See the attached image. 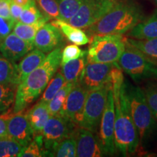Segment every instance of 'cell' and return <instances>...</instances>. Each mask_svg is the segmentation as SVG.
Masks as SVG:
<instances>
[{"instance_id": "10", "label": "cell", "mask_w": 157, "mask_h": 157, "mask_svg": "<svg viewBox=\"0 0 157 157\" xmlns=\"http://www.w3.org/2000/svg\"><path fill=\"white\" fill-rule=\"evenodd\" d=\"M115 111L112 87L108 92L107 101L105 104L101 123L99 125V138L104 156H113L117 154L115 146L114 137Z\"/></svg>"}, {"instance_id": "2", "label": "cell", "mask_w": 157, "mask_h": 157, "mask_svg": "<svg viewBox=\"0 0 157 157\" xmlns=\"http://www.w3.org/2000/svg\"><path fill=\"white\" fill-rule=\"evenodd\" d=\"M62 50L63 44L49 52L42 63L17 86L13 113L22 112L42 93L60 66Z\"/></svg>"}, {"instance_id": "29", "label": "cell", "mask_w": 157, "mask_h": 157, "mask_svg": "<svg viewBox=\"0 0 157 157\" xmlns=\"http://www.w3.org/2000/svg\"><path fill=\"white\" fill-rule=\"evenodd\" d=\"M84 0H60L58 3L59 20L68 22L76 14Z\"/></svg>"}, {"instance_id": "20", "label": "cell", "mask_w": 157, "mask_h": 157, "mask_svg": "<svg viewBox=\"0 0 157 157\" xmlns=\"http://www.w3.org/2000/svg\"><path fill=\"white\" fill-rule=\"evenodd\" d=\"M87 63V50H84L79 58L70 60L61 66V73L66 82L79 84L85 66Z\"/></svg>"}, {"instance_id": "4", "label": "cell", "mask_w": 157, "mask_h": 157, "mask_svg": "<svg viewBox=\"0 0 157 157\" xmlns=\"http://www.w3.org/2000/svg\"><path fill=\"white\" fill-rule=\"evenodd\" d=\"M122 86L128 101L131 117L138 133L140 144L147 147L157 139V121L147 103L142 88L124 79Z\"/></svg>"}, {"instance_id": "31", "label": "cell", "mask_w": 157, "mask_h": 157, "mask_svg": "<svg viewBox=\"0 0 157 157\" xmlns=\"http://www.w3.org/2000/svg\"><path fill=\"white\" fill-rule=\"evenodd\" d=\"M66 82V79L61 72H58L56 76L49 82L40 101L48 103Z\"/></svg>"}, {"instance_id": "17", "label": "cell", "mask_w": 157, "mask_h": 157, "mask_svg": "<svg viewBox=\"0 0 157 157\" xmlns=\"http://www.w3.org/2000/svg\"><path fill=\"white\" fill-rule=\"evenodd\" d=\"M45 58L46 56L44 52L39 50L38 49L31 50L25 55L19 63L17 64V85L23 82L31 71L38 67Z\"/></svg>"}, {"instance_id": "7", "label": "cell", "mask_w": 157, "mask_h": 157, "mask_svg": "<svg viewBox=\"0 0 157 157\" xmlns=\"http://www.w3.org/2000/svg\"><path fill=\"white\" fill-rule=\"evenodd\" d=\"M111 87L110 82L88 92L80 127L97 133Z\"/></svg>"}, {"instance_id": "6", "label": "cell", "mask_w": 157, "mask_h": 157, "mask_svg": "<svg viewBox=\"0 0 157 157\" xmlns=\"http://www.w3.org/2000/svg\"><path fill=\"white\" fill-rule=\"evenodd\" d=\"M126 38L120 34L93 35L87 50V61L117 63L122 54Z\"/></svg>"}, {"instance_id": "5", "label": "cell", "mask_w": 157, "mask_h": 157, "mask_svg": "<svg viewBox=\"0 0 157 157\" xmlns=\"http://www.w3.org/2000/svg\"><path fill=\"white\" fill-rule=\"evenodd\" d=\"M117 63L119 68L136 82L157 78V62L129 44L127 40L124 50Z\"/></svg>"}, {"instance_id": "41", "label": "cell", "mask_w": 157, "mask_h": 157, "mask_svg": "<svg viewBox=\"0 0 157 157\" xmlns=\"http://www.w3.org/2000/svg\"><path fill=\"white\" fill-rule=\"evenodd\" d=\"M152 1H154V2H155V3H156V5H157V0H152Z\"/></svg>"}, {"instance_id": "32", "label": "cell", "mask_w": 157, "mask_h": 157, "mask_svg": "<svg viewBox=\"0 0 157 157\" xmlns=\"http://www.w3.org/2000/svg\"><path fill=\"white\" fill-rule=\"evenodd\" d=\"M24 147L10 137L0 138V157L18 156Z\"/></svg>"}, {"instance_id": "9", "label": "cell", "mask_w": 157, "mask_h": 157, "mask_svg": "<svg viewBox=\"0 0 157 157\" xmlns=\"http://www.w3.org/2000/svg\"><path fill=\"white\" fill-rule=\"evenodd\" d=\"M116 2V0H84L68 23L79 29L89 28L106 14Z\"/></svg>"}, {"instance_id": "11", "label": "cell", "mask_w": 157, "mask_h": 157, "mask_svg": "<svg viewBox=\"0 0 157 157\" xmlns=\"http://www.w3.org/2000/svg\"><path fill=\"white\" fill-rule=\"evenodd\" d=\"M117 63L88 62L84 68L79 84L87 91L111 82V71Z\"/></svg>"}, {"instance_id": "38", "label": "cell", "mask_w": 157, "mask_h": 157, "mask_svg": "<svg viewBox=\"0 0 157 157\" xmlns=\"http://www.w3.org/2000/svg\"><path fill=\"white\" fill-rule=\"evenodd\" d=\"M11 0H0V17L4 18H11L10 5Z\"/></svg>"}, {"instance_id": "16", "label": "cell", "mask_w": 157, "mask_h": 157, "mask_svg": "<svg viewBox=\"0 0 157 157\" xmlns=\"http://www.w3.org/2000/svg\"><path fill=\"white\" fill-rule=\"evenodd\" d=\"M34 44L23 40L14 33H10L0 46V53L15 63L34 48Z\"/></svg>"}, {"instance_id": "22", "label": "cell", "mask_w": 157, "mask_h": 157, "mask_svg": "<svg viewBox=\"0 0 157 157\" xmlns=\"http://www.w3.org/2000/svg\"><path fill=\"white\" fill-rule=\"evenodd\" d=\"M17 64L0 53V84L17 87Z\"/></svg>"}, {"instance_id": "25", "label": "cell", "mask_w": 157, "mask_h": 157, "mask_svg": "<svg viewBox=\"0 0 157 157\" xmlns=\"http://www.w3.org/2000/svg\"><path fill=\"white\" fill-rule=\"evenodd\" d=\"M74 85L75 84L66 82L58 93L55 95L54 97L50 100L48 103V109L51 116L58 114L67 98L68 93H70Z\"/></svg>"}, {"instance_id": "28", "label": "cell", "mask_w": 157, "mask_h": 157, "mask_svg": "<svg viewBox=\"0 0 157 157\" xmlns=\"http://www.w3.org/2000/svg\"><path fill=\"white\" fill-rule=\"evenodd\" d=\"M44 148L42 134L34 135L32 140L24 147L18 156L21 157H41L46 156Z\"/></svg>"}, {"instance_id": "34", "label": "cell", "mask_w": 157, "mask_h": 157, "mask_svg": "<svg viewBox=\"0 0 157 157\" xmlns=\"http://www.w3.org/2000/svg\"><path fill=\"white\" fill-rule=\"evenodd\" d=\"M44 15L50 19L59 18L58 3L56 0H35Z\"/></svg>"}, {"instance_id": "27", "label": "cell", "mask_w": 157, "mask_h": 157, "mask_svg": "<svg viewBox=\"0 0 157 157\" xmlns=\"http://www.w3.org/2000/svg\"><path fill=\"white\" fill-rule=\"evenodd\" d=\"M76 135V134H75ZM50 156L76 157V138L75 135L68 137L58 143L51 151Z\"/></svg>"}, {"instance_id": "1", "label": "cell", "mask_w": 157, "mask_h": 157, "mask_svg": "<svg viewBox=\"0 0 157 157\" xmlns=\"http://www.w3.org/2000/svg\"><path fill=\"white\" fill-rule=\"evenodd\" d=\"M121 68L115 66L111 71V83L114 102V137L117 153L127 156L135 154L140 145L139 135L133 122L129 103L122 86Z\"/></svg>"}, {"instance_id": "36", "label": "cell", "mask_w": 157, "mask_h": 157, "mask_svg": "<svg viewBox=\"0 0 157 157\" xmlns=\"http://www.w3.org/2000/svg\"><path fill=\"white\" fill-rule=\"evenodd\" d=\"M15 22L12 18L7 19L0 17V46L6 36L12 32Z\"/></svg>"}, {"instance_id": "23", "label": "cell", "mask_w": 157, "mask_h": 157, "mask_svg": "<svg viewBox=\"0 0 157 157\" xmlns=\"http://www.w3.org/2000/svg\"><path fill=\"white\" fill-rule=\"evenodd\" d=\"M47 22L48 21H42L34 24H25L21 23V21H17L15 23L13 29V33L23 40L34 44L35 36L37 31Z\"/></svg>"}, {"instance_id": "39", "label": "cell", "mask_w": 157, "mask_h": 157, "mask_svg": "<svg viewBox=\"0 0 157 157\" xmlns=\"http://www.w3.org/2000/svg\"><path fill=\"white\" fill-rule=\"evenodd\" d=\"M7 115H8V113L0 115V138L9 137L7 128Z\"/></svg>"}, {"instance_id": "12", "label": "cell", "mask_w": 157, "mask_h": 157, "mask_svg": "<svg viewBox=\"0 0 157 157\" xmlns=\"http://www.w3.org/2000/svg\"><path fill=\"white\" fill-rule=\"evenodd\" d=\"M88 92L89 91L84 89L79 84H75L68 93L58 114L80 127Z\"/></svg>"}, {"instance_id": "15", "label": "cell", "mask_w": 157, "mask_h": 157, "mask_svg": "<svg viewBox=\"0 0 157 157\" xmlns=\"http://www.w3.org/2000/svg\"><path fill=\"white\" fill-rule=\"evenodd\" d=\"M63 37L58 27L51 23H44L35 36L34 46L44 53H49L62 45Z\"/></svg>"}, {"instance_id": "26", "label": "cell", "mask_w": 157, "mask_h": 157, "mask_svg": "<svg viewBox=\"0 0 157 157\" xmlns=\"http://www.w3.org/2000/svg\"><path fill=\"white\" fill-rule=\"evenodd\" d=\"M16 87L13 85L0 84V115L7 114L13 109Z\"/></svg>"}, {"instance_id": "33", "label": "cell", "mask_w": 157, "mask_h": 157, "mask_svg": "<svg viewBox=\"0 0 157 157\" xmlns=\"http://www.w3.org/2000/svg\"><path fill=\"white\" fill-rule=\"evenodd\" d=\"M143 90L146 95L147 103L157 121V82H148Z\"/></svg>"}, {"instance_id": "8", "label": "cell", "mask_w": 157, "mask_h": 157, "mask_svg": "<svg viewBox=\"0 0 157 157\" xmlns=\"http://www.w3.org/2000/svg\"><path fill=\"white\" fill-rule=\"evenodd\" d=\"M78 126L60 115L51 116L43 128L42 136L47 156L64 139L75 135Z\"/></svg>"}, {"instance_id": "40", "label": "cell", "mask_w": 157, "mask_h": 157, "mask_svg": "<svg viewBox=\"0 0 157 157\" xmlns=\"http://www.w3.org/2000/svg\"><path fill=\"white\" fill-rule=\"evenodd\" d=\"M11 1L20 6L24 7L25 5H26L27 4L29 3V2L30 1V0H11Z\"/></svg>"}, {"instance_id": "3", "label": "cell", "mask_w": 157, "mask_h": 157, "mask_svg": "<svg viewBox=\"0 0 157 157\" xmlns=\"http://www.w3.org/2000/svg\"><path fill=\"white\" fill-rule=\"evenodd\" d=\"M144 17L140 6L132 1L117 2L98 22L87 28L91 35L120 34L128 32Z\"/></svg>"}, {"instance_id": "19", "label": "cell", "mask_w": 157, "mask_h": 157, "mask_svg": "<svg viewBox=\"0 0 157 157\" xmlns=\"http://www.w3.org/2000/svg\"><path fill=\"white\" fill-rule=\"evenodd\" d=\"M34 135L42 134L45 124L51 117L48 103L39 101L26 113Z\"/></svg>"}, {"instance_id": "14", "label": "cell", "mask_w": 157, "mask_h": 157, "mask_svg": "<svg viewBox=\"0 0 157 157\" xmlns=\"http://www.w3.org/2000/svg\"><path fill=\"white\" fill-rule=\"evenodd\" d=\"M96 133L78 127L76 132V156L100 157L104 154L101 142Z\"/></svg>"}, {"instance_id": "35", "label": "cell", "mask_w": 157, "mask_h": 157, "mask_svg": "<svg viewBox=\"0 0 157 157\" xmlns=\"http://www.w3.org/2000/svg\"><path fill=\"white\" fill-rule=\"evenodd\" d=\"M84 51V50L82 51L76 44L68 45L62 50L60 65L66 63L70 60L79 58L83 54Z\"/></svg>"}, {"instance_id": "37", "label": "cell", "mask_w": 157, "mask_h": 157, "mask_svg": "<svg viewBox=\"0 0 157 157\" xmlns=\"http://www.w3.org/2000/svg\"><path fill=\"white\" fill-rule=\"evenodd\" d=\"M23 7L20 6L17 4L10 2V16L11 18L15 21V23L19 21L20 16H21V13H22Z\"/></svg>"}, {"instance_id": "18", "label": "cell", "mask_w": 157, "mask_h": 157, "mask_svg": "<svg viewBox=\"0 0 157 157\" xmlns=\"http://www.w3.org/2000/svg\"><path fill=\"white\" fill-rule=\"evenodd\" d=\"M127 36L139 40L157 38V10L146 19H143L129 31Z\"/></svg>"}, {"instance_id": "21", "label": "cell", "mask_w": 157, "mask_h": 157, "mask_svg": "<svg viewBox=\"0 0 157 157\" xmlns=\"http://www.w3.org/2000/svg\"><path fill=\"white\" fill-rule=\"evenodd\" d=\"M52 23L58 27L62 34L74 44L82 46L90 42V38L84 31H82L81 29L71 25L68 22L56 19V21H52Z\"/></svg>"}, {"instance_id": "13", "label": "cell", "mask_w": 157, "mask_h": 157, "mask_svg": "<svg viewBox=\"0 0 157 157\" xmlns=\"http://www.w3.org/2000/svg\"><path fill=\"white\" fill-rule=\"evenodd\" d=\"M7 128L9 137L23 147L26 146L34 136L26 113L18 112L7 115Z\"/></svg>"}, {"instance_id": "30", "label": "cell", "mask_w": 157, "mask_h": 157, "mask_svg": "<svg viewBox=\"0 0 157 157\" xmlns=\"http://www.w3.org/2000/svg\"><path fill=\"white\" fill-rule=\"evenodd\" d=\"M126 40L129 44L137 48L146 56L157 60V38L148 40L126 38Z\"/></svg>"}, {"instance_id": "24", "label": "cell", "mask_w": 157, "mask_h": 157, "mask_svg": "<svg viewBox=\"0 0 157 157\" xmlns=\"http://www.w3.org/2000/svg\"><path fill=\"white\" fill-rule=\"evenodd\" d=\"M50 20L48 17L42 14L36 5L35 0H30L26 5L23 7L20 16L19 21L25 24H34L40 21Z\"/></svg>"}]
</instances>
